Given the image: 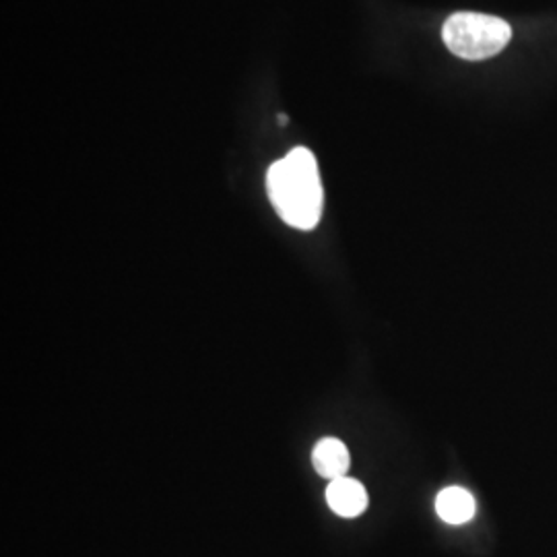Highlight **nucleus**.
I'll return each instance as SVG.
<instances>
[{
	"label": "nucleus",
	"instance_id": "7ed1b4c3",
	"mask_svg": "<svg viewBox=\"0 0 557 557\" xmlns=\"http://www.w3.org/2000/svg\"><path fill=\"white\" fill-rule=\"evenodd\" d=\"M326 504L338 517L356 518L368 508V492L356 479H335L326 487Z\"/></svg>",
	"mask_w": 557,
	"mask_h": 557
},
{
	"label": "nucleus",
	"instance_id": "f257e3e1",
	"mask_svg": "<svg viewBox=\"0 0 557 557\" xmlns=\"http://www.w3.org/2000/svg\"><path fill=\"white\" fill-rule=\"evenodd\" d=\"M267 193L287 225L301 232L314 230L322 218L324 190L312 151L296 147L275 161L267 172Z\"/></svg>",
	"mask_w": 557,
	"mask_h": 557
},
{
	"label": "nucleus",
	"instance_id": "20e7f679",
	"mask_svg": "<svg viewBox=\"0 0 557 557\" xmlns=\"http://www.w3.org/2000/svg\"><path fill=\"white\" fill-rule=\"evenodd\" d=\"M349 462V450L338 438H322L312 450V465L317 473L329 481L347 478Z\"/></svg>",
	"mask_w": 557,
	"mask_h": 557
},
{
	"label": "nucleus",
	"instance_id": "f03ea898",
	"mask_svg": "<svg viewBox=\"0 0 557 557\" xmlns=\"http://www.w3.org/2000/svg\"><path fill=\"white\" fill-rule=\"evenodd\" d=\"M442 38L446 48L465 60H485L499 54L512 38L510 25L494 15L455 13L444 27Z\"/></svg>",
	"mask_w": 557,
	"mask_h": 557
},
{
	"label": "nucleus",
	"instance_id": "39448f33",
	"mask_svg": "<svg viewBox=\"0 0 557 557\" xmlns=\"http://www.w3.org/2000/svg\"><path fill=\"white\" fill-rule=\"evenodd\" d=\"M436 512L448 524H465L475 517V498L462 487H446L436 498Z\"/></svg>",
	"mask_w": 557,
	"mask_h": 557
}]
</instances>
